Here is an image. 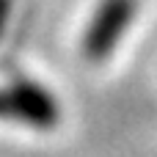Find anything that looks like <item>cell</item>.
<instances>
[{
	"label": "cell",
	"instance_id": "6da1fadb",
	"mask_svg": "<svg viewBox=\"0 0 157 157\" xmlns=\"http://www.w3.org/2000/svg\"><path fill=\"white\" fill-rule=\"evenodd\" d=\"M0 116H17L30 124H52L55 108L41 94H17V97H0Z\"/></svg>",
	"mask_w": 157,
	"mask_h": 157
}]
</instances>
